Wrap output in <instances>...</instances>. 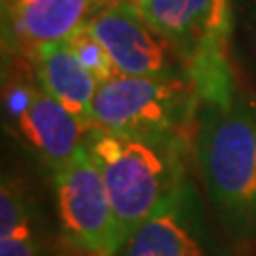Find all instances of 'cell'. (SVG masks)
<instances>
[{
	"label": "cell",
	"mask_w": 256,
	"mask_h": 256,
	"mask_svg": "<svg viewBox=\"0 0 256 256\" xmlns=\"http://www.w3.org/2000/svg\"><path fill=\"white\" fill-rule=\"evenodd\" d=\"M198 180L216 222L230 242H256V102L237 94L201 102L192 143Z\"/></svg>",
	"instance_id": "6da1fadb"
},
{
	"label": "cell",
	"mask_w": 256,
	"mask_h": 256,
	"mask_svg": "<svg viewBox=\"0 0 256 256\" xmlns=\"http://www.w3.org/2000/svg\"><path fill=\"white\" fill-rule=\"evenodd\" d=\"M84 143L102 173L128 239L188 180L186 162L192 146L122 137L96 126L88 128Z\"/></svg>",
	"instance_id": "7a4b0ae2"
},
{
	"label": "cell",
	"mask_w": 256,
	"mask_h": 256,
	"mask_svg": "<svg viewBox=\"0 0 256 256\" xmlns=\"http://www.w3.org/2000/svg\"><path fill=\"white\" fill-rule=\"evenodd\" d=\"M201 94L190 77H126L100 84L92 100V126L166 143H194Z\"/></svg>",
	"instance_id": "3957f363"
},
{
	"label": "cell",
	"mask_w": 256,
	"mask_h": 256,
	"mask_svg": "<svg viewBox=\"0 0 256 256\" xmlns=\"http://www.w3.org/2000/svg\"><path fill=\"white\" fill-rule=\"evenodd\" d=\"M186 64L201 98L224 105L237 94L230 66V0H134Z\"/></svg>",
	"instance_id": "277c9868"
},
{
	"label": "cell",
	"mask_w": 256,
	"mask_h": 256,
	"mask_svg": "<svg viewBox=\"0 0 256 256\" xmlns=\"http://www.w3.org/2000/svg\"><path fill=\"white\" fill-rule=\"evenodd\" d=\"M56 210L66 244L82 256H120L128 242L86 143L54 171Z\"/></svg>",
	"instance_id": "5b68a950"
},
{
	"label": "cell",
	"mask_w": 256,
	"mask_h": 256,
	"mask_svg": "<svg viewBox=\"0 0 256 256\" xmlns=\"http://www.w3.org/2000/svg\"><path fill=\"white\" fill-rule=\"evenodd\" d=\"M86 26L107 50L118 75L190 77L180 54L146 20L134 0L102 4Z\"/></svg>",
	"instance_id": "8992f818"
},
{
	"label": "cell",
	"mask_w": 256,
	"mask_h": 256,
	"mask_svg": "<svg viewBox=\"0 0 256 256\" xmlns=\"http://www.w3.org/2000/svg\"><path fill=\"white\" fill-rule=\"evenodd\" d=\"M122 256H228L207 220L190 178L141 224Z\"/></svg>",
	"instance_id": "52a82bcc"
},
{
	"label": "cell",
	"mask_w": 256,
	"mask_h": 256,
	"mask_svg": "<svg viewBox=\"0 0 256 256\" xmlns=\"http://www.w3.org/2000/svg\"><path fill=\"white\" fill-rule=\"evenodd\" d=\"M4 96L6 116L52 173L66 164L84 146L88 126L47 94L36 79L11 84Z\"/></svg>",
	"instance_id": "ba28073f"
},
{
	"label": "cell",
	"mask_w": 256,
	"mask_h": 256,
	"mask_svg": "<svg viewBox=\"0 0 256 256\" xmlns=\"http://www.w3.org/2000/svg\"><path fill=\"white\" fill-rule=\"evenodd\" d=\"M105 4L102 0H2L4 38L32 58L43 47L68 41Z\"/></svg>",
	"instance_id": "9c48e42d"
},
{
	"label": "cell",
	"mask_w": 256,
	"mask_h": 256,
	"mask_svg": "<svg viewBox=\"0 0 256 256\" xmlns=\"http://www.w3.org/2000/svg\"><path fill=\"white\" fill-rule=\"evenodd\" d=\"M32 70L41 88L52 94L60 105L77 116L90 128L92 126V100L98 90V79L88 70L73 54L68 43L43 47L30 58Z\"/></svg>",
	"instance_id": "30bf717a"
},
{
	"label": "cell",
	"mask_w": 256,
	"mask_h": 256,
	"mask_svg": "<svg viewBox=\"0 0 256 256\" xmlns=\"http://www.w3.org/2000/svg\"><path fill=\"white\" fill-rule=\"evenodd\" d=\"M230 58L256 88V0H230Z\"/></svg>",
	"instance_id": "8fae6325"
},
{
	"label": "cell",
	"mask_w": 256,
	"mask_h": 256,
	"mask_svg": "<svg viewBox=\"0 0 256 256\" xmlns=\"http://www.w3.org/2000/svg\"><path fill=\"white\" fill-rule=\"evenodd\" d=\"M32 228V207L20 184L4 178L0 188V239Z\"/></svg>",
	"instance_id": "7c38bea8"
},
{
	"label": "cell",
	"mask_w": 256,
	"mask_h": 256,
	"mask_svg": "<svg viewBox=\"0 0 256 256\" xmlns=\"http://www.w3.org/2000/svg\"><path fill=\"white\" fill-rule=\"evenodd\" d=\"M66 43H68L70 50H73V54L79 58V62H82L84 66L98 79V84H105L111 77L118 75L107 50L102 47V43L98 41V38L92 34L88 26L79 28Z\"/></svg>",
	"instance_id": "4fadbf2b"
},
{
	"label": "cell",
	"mask_w": 256,
	"mask_h": 256,
	"mask_svg": "<svg viewBox=\"0 0 256 256\" xmlns=\"http://www.w3.org/2000/svg\"><path fill=\"white\" fill-rule=\"evenodd\" d=\"M0 256H41V242H38L34 228L2 237L0 239Z\"/></svg>",
	"instance_id": "5bb4252c"
},
{
	"label": "cell",
	"mask_w": 256,
	"mask_h": 256,
	"mask_svg": "<svg viewBox=\"0 0 256 256\" xmlns=\"http://www.w3.org/2000/svg\"><path fill=\"white\" fill-rule=\"evenodd\" d=\"M102 2H105V4H107V2H114V0H102Z\"/></svg>",
	"instance_id": "9a60e30c"
}]
</instances>
